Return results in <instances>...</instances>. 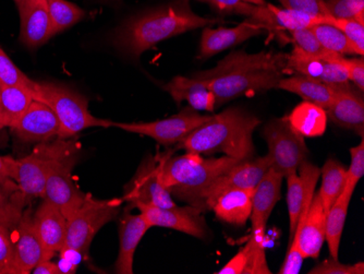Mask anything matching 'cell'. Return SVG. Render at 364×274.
Wrapping results in <instances>:
<instances>
[{
	"mask_svg": "<svg viewBox=\"0 0 364 274\" xmlns=\"http://www.w3.org/2000/svg\"><path fill=\"white\" fill-rule=\"evenodd\" d=\"M145 216L151 228H166L204 239L208 236V228L204 218V212L196 206H136Z\"/></svg>",
	"mask_w": 364,
	"mask_h": 274,
	"instance_id": "12",
	"label": "cell"
},
{
	"mask_svg": "<svg viewBox=\"0 0 364 274\" xmlns=\"http://www.w3.org/2000/svg\"><path fill=\"white\" fill-rule=\"evenodd\" d=\"M325 23L332 24L345 34L359 56L364 55V24L355 19H335L327 17Z\"/></svg>",
	"mask_w": 364,
	"mask_h": 274,
	"instance_id": "42",
	"label": "cell"
},
{
	"mask_svg": "<svg viewBox=\"0 0 364 274\" xmlns=\"http://www.w3.org/2000/svg\"><path fill=\"white\" fill-rule=\"evenodd\" d=\"M289 33L294 48L304 54L316 57H326L335 54L325 50L310 28H296L289 31Z\"/></svg>",
	"mask_w": 364,
	"mask_h": 274,
	"instance_id": "37",
	"label": "cell"
},
{
	"mask_svg": "<svg viewBox=\"0 0 364 274\" xmlns=\"http://www.w3.org/2000/svg\"><path fill=\"white\" fill-rule=\"evenodd\" d=\"M20 41L30 50H36L53 38L52 22L46 0H20Z\"/></svg>",
	"mask_w": 364,
	"mask_h": 274,
	"instance_id": "18",
	"label": "cell"
},
{
	"mask_svg": "<svg viewBox=\"0 0 364 274\" xmlns=\"http://www.w3.org/2000/svg\"><path fill=\"white\" fill-rule=\"evenodd\" d=\"M269 167L271 162L267 155L241 161L208 187L202 197L200 209L203 212L210 211L215 200L227 190L255 189Z\"/></svg>",
	"mask_w": 364,
	"mask_h": 274,
	"instance_id": "14",
	"label": "cell"
},
{
	"mask_svg": "<svg viewBox=\"0 0 364 274\" xmlns=\"http://www.w3.org/2000/svg\"><path fill=\"white\" fill-rule=\"evenodd\" d=\"M346 174H347V169L345 165L334 159H327L324 167L321 169L322 184L318 194L322 200L326 214L343 192L346 183Z\"/></svg>",
	"mask_w": 364,
	"mask_h": 274,
	"instance_id": "33",
	"label": "cell"
},
{
	"mask_svg": "<svg viewBox=\"0 0 364 274\" xmlns=\"http://www.w3.org/2000/svg\"><path fill=\"white\" fill-rule=\"evenodd\" d=\"M68 140L57 138L54 141L38 143L34 151L23 159L3 157L10 177L28 201L34 198H44L47 175Z\"/></svg>",
	"mask_w": 364,
	"mask_h": 274,
	"instance_id": "6",
	"label": "cell"
},
{
	"mask_svg": "<svg viewBox=\"0 0 364 274\" xmlns=\"http://www.w3.org/2000/svg\"><path fill=\"white\" fill-rule=\"evenodd\" d=\"M164 89L171 94L178 105H180L182 101H187L190 107L198 112L205 110L212 112L216 107V98L214 93L206 87L205 83L196 78L177 75L173 78Z\"/></svg>",
	"mask_w": 364,
	"mask_h": 274,
	"instance_id": "27",
	"label": "cell"
},
{
	"mask_svg": "<svg viewBox=\"0 0 364 274\" xmlns=\"http://www.w3.org/2000/svg\"><path fill=\"white\" fill-rule=\"evenodd\" d=\"M327 118L337 126L357 132L363 138L364 99L363 93L349 85L339 91L334 103L326 108Z\"/></svg>",
	"mask_w": 364,
	"mask_h": 274,
	"instance_id": "23",
	"label": "cell"
},
{
	"mask_svg": "<svg viewBox=\"0 0 364 274\" xmlns=\"http://www.w3.org/2000/svg\"><path fill=\"white\" fill-rule=\"evenodd\" d=\"M321 176V169L304 161L298 171L287 177V206L289 214V244L298 225L304 222L314 197V190Z\"/></svg>",
	"mask_w": 364,
	"mask_h": 274,
	"instance_id": "13",
	"label": "cell"
},
{
	"mask_svg": "<svg viewBox=\"0 0 364 274\" xmlns=\"http://www.w3.org/2000/svg\"><path fill=\"white\" fill-rule=\"evenodd\" d=\"M259 124L257 116L242 108H227L194 129L177 148L198 154L224 153L242 161L250 159L255 154L253 132Z\"/></svg>",
	"mask_w": 364,
	"mask_h": 274,
	"instance_id": "3",
	"label": "cell"
},
{
	"mask_svg": "<svg viewBox=\"0 0 364 274\" xmlns=\"http://www.w3.org/2000/svg\"><path fill=\"white\" fill-rule=\"evenodd\" d=\"M80 147L75 141L68 140L63 152L53 163L47 175L44 198L56 206L68 220L85 201L87 194L75 186L73 169L77 162Z\"/></svg>",
	"mask_w": 364,
	"mask_h": 274,
	"instance_id": "8",
	"label": "cell"
},
{
	"mask_svg": "<svg viewBox=\"0 0 364 274\" xmlns=\"http://www.w3.org/2000/svg\"><path fill=\"white\" fill-rule=\"evenodd\" d=\"M283 179V175L269 167L253 189L252 211L250 216L252 232L265 234L267 221L274 206L280 199Z\"/></svg>",
	"mask_w": 364,
	"mask_h": 274,
	"instance_id": "22",
	"label": "cell"
},
{
	"mask_svg": "<svg viewBox=\"0 0 364 274\" xmlns=\"http://www.w3.org/2000/svg\"><path fill=\"white\" fill-rule=\"evenodd\" d=\"M269 9V32H280V31L296 30V28H311L318 23H325L327 17L322 16H313L306 12L296 11V10L278 8L276 6L267 4Z\"/></svg>",
	"mask_w": 364,
	"mask_h": 274,
	"instance_id": "31",
	"label": "cell"
},
{
	"mask_svg": "<svg viewBox=\"0 0 364 274\" xmlns=\"http://www.w3.org/2000/svg\"><path fill=\"white\" fill-rule=\"evenodd\" d=\"M53 38L87 17L85 10L67 0H46Z\"/></svg>",
	"mask_w": 364,
	"mask_h": 274,
	"instance_id": "34",
	"label": "cell"
},
{
	"mask_svg": "<svg viewBox=\"0 0 364 274\" xmlns=\"http://www.w3.org/2000/svg\"><path fill=\"white\" fill-rule=\"evenodd\" d=\"M262 135L269 147L267 157L272 169L284 177L298 171L306 161L309 151L304 137L294 132L286 117L267 122Z\"/></svg>",
	"mask_w": 364,
	"mask_h": 274,
	"instance_id": "9",
	"label": "cell"
},
{
	"mask_svg": "<svg viewBox=\"0 0 364 274\" xmlns=\"http://www.w3.org/2000/svg\"><path fill=\"white\" fill-rule=\"evenodd\" d=\"M245 1H247V3L252 4V5H257V6H264L267 5V1L265 0H245Z\"/></svg>",
	"mask_w": 364,
	"mask_h": 274,
	"instance_id": "51",
	"label": "cell"
},
{
	"mask_svg": "<svg viewBox=\"0 0 364 274\" xmlns=\"http://www.w3.org/2000/svg\"><path fill=\"white\" fill-rule=\"evenodd\" d=\"M124 202L122 198L101 200L87 194L81 206L67 220L63 247L77 249L87 257L94 237L103 226L117 218Z\"/></svg>",
	"mask_w": 364,
	"mask_h": 274,
	"instance_id": "7",
	"label": "cell"
},
{
	"mask_svg": "<svg viewBox=\"0 0 364 274\" xmlns=\"http://www.w3.org/2000/svg\"><path fill=\"white\" fill-rule=\"evenodd\" d=\"M335 19H355L364 24V0H324Z\"/></svg>",
	"mask_w": 364,
	"mask_h": 274,
	"instance_id": "38",
	"label": "cell"
},
{
	"mask_svg": "<svg viewBox=\"0 0 364 274\" xmlns=\"http://www.w3.org/2000/svg\"><path fill=\"white\" fill-rule=\"evenodd\" d=\"M14 136L26 143H43L58 138L60 124L46 104L34 101L23 115L10 127Z\"/></svg>",
	"mask_w": 364,
	"mask_h": 274,
	"instance_id": "17",
	"label": "cell"
},
{
	"mask_svg": "<svg viewBox=\"0 0 364 274\" xmlns=\"http://www.w3.org/2000/svg\"><path fill=\"white\" fill-rule=\"evenodd\" d=\"M33 221L43 246L50 253H59L67 236V218L60 210L44 199L33 214Z\"/></svg>",
	"mask_w": 364,
	"mask_h": 274,
	"instance_id": "24",
	"label": "cell"
},
{
	"mask_svg": "<svg viewBox=\"0 0 364 274\" xmlns=\"http://www.w3.org/2000/svg\"><path fill=\"white\" fill-rule=\"evenodd\" d=\"M128 210L139 206L171 208L176 206L173 196L161 184L159 175V157H149L143 161L128 185L122 197Z\"/></svg>",
	"mask_w": 364,
	"mask_h": 274,
	"instance_id": "11",
	"label": "cell"
},
{
	"mask_svg": "<svg viewBox=\"0 0 364 274\" xmlns=\"http://www.w3.org/2000/svg\"><path fill=\"white\" fill-rule=\"evenodd\" d=\"M14 261V239L11 231L0 225V274H10Z\"/></svg>",
	"mask_w": 364,
	"mask_h": 274,
	"instance_id": "44",
	"label": "cell"
},
{
	"mask_svg": "<svg viewBox=\"0 0 364 274\" xmlns=\"http://www.w3.org/2000/svg\"><path fill=\"white\" fill-rule=\"evenodd\" d=\"M33 99L46 104L60 124L58 138L70 139L82 130L93 127L108 128L112 122L92 115L85 96L63 85L54 83H36Z\"/></svg>",
	"mask_w": 364,
	"mask_h": 274,
	"instance_id": "5",
	"label": "cell"
},
{
	"mask_svg": "<svg viewBox=\"0 0 364 274\" xmlns=\"http://www.w3.org/2000/svg\"><path fill=\"white\" fill-rule=\"evenodd\" d=\"M287 71L294 75L320 80L327 85L337 87L349 85L346 57L341 55L311 56L294 47L291 54H288Z\"/></svg>",
	"mask_w": 364,
	"mask_h": 274,
	"instance_id": "16",
	"label": "cell"
},
{
	"mask_svg": "<svg viewBox=\"0 0 364 274\" xmlns=\"http://www.w3.org/2000/svg\"><path fill=\"white\" fill-rule=\"evenodd\" d=\"M346 68L348 80L360 92L364 91V60L363 58H346Z\"/></svg>",
	"mask_w": 364,
	"mask_h": 274,
	"instance_id": "46",
	"label": "cell"
},
{
	"mask_svg": "<svg viewBox=\"0 0 364 274\" xmlns=\"http://www.w3.org/2000/svg\"><path fill=\"white\" fill-rule=\"evenodd\" d=\"M264 31H267V28L250 19L245 20L235 28L218 26V28H213L212 26H205L202 31L198 58H210L227 48L259 36Z\"/></svg>",
	"mask_w": 364,
	"mask_h": 274,
	"instance_id": "19",
	"label": "cell"
},
{
	"mask_svg": "<svg viewBox=\"0 0 364 274\" xmlns=\"http://www.w3.org/2000/svg\"><path fill=\"white\" fill-rule=\"evenodd\" d=\"M286 9L306 12L313 16H329L324 0H278ZM331 17V16H329Z\"/></svg>",
	"mask_w": 364,
	"mask_h": 274,
	"instance_id": "45",
	"label": "cell"
},
{
	"mask_svg": "<svg viewBox=\"0 0 364 274\" xmlns=\"http://www.w3.org/2000/svg\"><path fill=\"white\" fill-rule=\"evenodd\" d=\"M151 228L142 214H131L128 209L119 220V253L114 265L118 274L134 273V258L136 247Z\"/></svg>",
	"mask_w": 364,
	"mask_h": 274,
	"instance_id": "21",
	"label": "cell"
},
{
	"mask_svg": "<svg viewBox=\"0 0 364 274\" xmlns=\"http://www.w3.org/2000/svg\"><path fill=\"white\" fill-rule=\"evenodd\" d=\"M95 3L109 4V5H116L120 4V0H94Z\"/></svg>",
	"mask_w": 364,
	"mask_h": 274,
	"instance_id": "52",
	"label": "cell"
},
{
	"mask_svg": "<svg viewBox=\"0 0 364 274\" xmlns=\"http://www.w3.org/2000/svg\"><path fill=\"white\" fill-rule=\"evenodd\" d=\"M350 201V197L341 194L338 199L329 208L326 214L325 241L328 244L329 255L334 259H338L339 246Z\"/></svg>",
	"mask_w": 364,
	"mask_h": 274,
	"instance_id": "32",
	"label": "cell"
},
{
	"mask_svg": "<svg viewBox=\"0 0 364 274\" xmlns=\"http://www.w3.org/2000/svg\"><path fill=\"white\" fill-rule=\"evenodd\" d=\"M288 54L259 52L249 54L245 51L230 53L210 70L193 75L201 80L214 93L216 106L243 95L277 89L280 80L288 73Z\"/></svg>",
	"mask_w": 364,
	"mask_h": 274,
	"instance_id": "1",
	"label": "cell"
},
{
	"mask_svg": "<svg viewBox=\"0 0 364 274\" xmlns=\"http://www.w3.org/2000/svg\"><path fill=\"white\" fill-rule=\"evenodd\" d=\"M28 199L22 191L11 192L0 185V225L14 231L24 214Z\"/></svg>",
	"mask_w": 364,
	"mask_h": 274,
	"instance_id": "35",
	"label": "cell"
},
{
	"mask_svg": "<svg viewBox=\"0 0 364 274\" xmlns=\"http://www.w3.org/2000/svg\"><path fill=\"white\" fill-rule=\"evenodd\" d=\"M253 189H231L215 200L210 211L223 222L243 226L250 220Z\"/></svg>",
	"mask_w": 364,
	"mask_h": 274,
	"instance_id": "28",
	"label": "cell"
},
{
	"mask_svg": "<svg viewBox=\"0 0 364 274\" xmlns=\"http://www.w3.org/2000/svg\"><path fill=\"white\" fill-rule=\"evenodd\" d=\"M157 157L161 184L171 196L198 209L208 187L242 161L229 157L204 159L201 154L189 152L182 155L164 153Z\"/></svg>",
	"mask_w": 364,
	"mask_h": 274,
	"instance_id": "4",
	"label": "cell"
},
{
	"mask_svg": "<svg viewBox=\"0 0 364 274\" xmlns=\"http://www.w3.org/2000/svg\"><path fill=\"white\" fill-rule=\"evenodd\" d=\"M14 231V261L10 274L32 273V270L38 263L54 257L55 253L43 246L30 210L24 211L19 224Z\"/></svg>",
	"mask_w": 364,
	"mask_h": 274,
	"instance_id": "15",
	"label": "cell"
},
{
	"mask_svg": "<svg viewBox=\"0 0 364 274\" xmlns=\"http://www.w3.org/2000/svg\"><path fill=\"white\" fill-rule=\"evenodd\" d=\"M212 115H201L193 108L186 107L166 120L151 122H114L124 132L151 137L163 146H173L183 140L194 129L210 120Z\"/></svg>",
	"mask_w": 364,
	"mask_h": 274,
	"instance_id": "10",
	"label": "cell"
},
{
	"mask_svg": "<svg viewBox=\"0 0 364 274\" xmlns=\"http://www.w3.org/2000/svg\"><path fill=\"white\" fill-rule=\"evenodd\" d=\"M310 28L325 50L341 56L357 55L353 44L336 26L328 23H318Z\"/></svg>",
	"mask_w": 364,
	"mask_h": 274,
	"instance_id": "36",
	"label": "cell"
},
{
	"mask_svg": "<svg viewBox=\"0 0 364 274\" xmlns=\"http://www.w3.org/2000/svg\"><path fill=\"white\" fill-rule=\"evenodd\" d=\"M222 21L194 14L190 0H173L127 20L114 30L112 46L124 56L136 59L161 41Z\"/></svg>",
	"mask_w": 364,
	"mask_h": 274,
	"instance_id": "2",
	"label": "cell"
},
{
	"mask_svg": "<svg viewBox=\"0 0 364 274\" xmlns=\"http://www.w3.org/2000/svg\"><path fill=\"white\" fill-rule=\"evenodd\" d=\"M310 274H363V263H355V265H346L339 263L338 259L329 257L323 263L313 268L309 272Z\"/></svg>",
	"mask_w": 364,
	"mask_h": 274,
	"instance_id": "43",
	"label": "cell"
},
{
	"mask_svg": "<svg viewBox=\"0 0 364 274\" xmlns=\"http://www.w3.org/2000/svg\"><path fill=\"white\" fill-rule=\"evenodd\" d=\"M349 85L337 87V85H327L320 80L294 75L280 80L277 89L291 92L302 98L304 101L316 104L326 110L334 103L339 91Z\"/></svg>",
	"mask_w": 364,
	"mask_h": 274,
	"instance_id": "26",
	"label": "cell"
},
{
	"mask_svg": "<svg viewBox=\"0 0 364 274\" xmlns=\"http://www.w3.org/2000/svg\"><path fill=\"white\" fill-rule=\"evenodd\" d=\"M351 162L349 169H347L346 174V183L343 187V195L353 198V192L360 179L364 175V141L362 138L361 142L357 147L350 149Z\"/></svg>",
	"mask_w": 364,
	"mask_h": 274,
	"instance_id": "39",
	"label": "cell"
},
{
	"mask_svg": "<svg viewBox=\"0 0 364 274\" xmlns=\"http://www.w3.org/2000/svg\"><path fill=\"white\" fill-rule=\"evenodd\" d=\"M14 1H16V4H18L19 3L20 0H14Z\"/></svg>",
	"mask_w": 364,
	"mask_h": 274,
	"instance_id": "54",
	"label": "cell"
},
{
	"mask_svg": "<svg viewBox=\"0 0 364 274\" xmlns=\"http://www.w3.org/2000/svg\"><path fill=\"white\" fill-rule=\"evenodd\" d=\"M306 258L302 255L300 249H288L287 255H286L285 261L279 269V274H298L302 267Z\"/></svg>",
	"mask_w": 364,
	"mask_h": 274,
	"instance_id": "47",
	"label": "cell"
},
{
	"mask_svg": "<svg viewBox=\"0 0 364 274\" xmlns=\"http://www.w3.org/2000/svg\"><path fill=\"white\" fill-rule=\"evenodd\" d=\"M0 81L7 85L33 90L36 81L31 80L12 63L7 54L0 47Z\"/></svg>",
	"mask_w": 364,
	"mask_h": 274,
	"instance_id": "41",
	"label": "cell"
},
{
	"mask_svg": "<svg viewBox=\"0 0 364 274\" xmlns=\"http://www.w3.org/2000/svg\"><path fill=\"white\" fill-rule=\"evenodd\" d=\"M5 128V124H4L3 120H1V118H0V129Z\"/></svg>",
	"mask_w": 364,
	"mask_h": 274,
	"instance_id": "53",
	"label": "cell"
},
{
	"mask_svg": "<svg viewBox=\"0 0 364 274\" xmlns=\"http://www.w3.org/2000/svg\"><path fill=\"white\" fill-rule=\"evenodd\" d=\"M61 274H73L77 272V265L71 263L70 261L67 260L65 258H60L58 263H57Z\"/></svg>",
	"mask_w": 364,
	"mask_h": 274,
	"instance_id": "50",
	"label": "cell"
},
{
	"mask_svg": "<svg viewBox=\"0 0 364 274\" xmlns=\"http://www.w3.org/2000/svg\"><path fill=\"white\" fill-rule=\"evenodd\" d=\"M34 274H61L57 263H53L52 259H46L38 263L32 270Z\"/></svg>",
	"mask_w": 364,
	"mask_h": 274,
	"instance_id": "49",
	"label": "cell"
},
{
	"mask_svg": "<svg viewBox=\"0 0 364 274\" xmlns=\"http://www.w3.org/2000/svg\"><path fill=\"white\" fill-rule=\"evenodd\" d=\"M33 101L32 90L0 81V118L5 127L16 124Z\"/></svg>",
	"mask_w": 364,
	"mask_h": 274,
	"instance_id": "30",
	"label": "cell"
},
{
	"mask_svg": "<svg viewBox=\"0 0 364 274\" xmlns=\"http://www.w3.org/2000/svg\"><path fill=\"white\" fill-rule=\"evenodd\" d=\"M208 4L215 11L224 14H238L255 22L261 6L252 5L245 0H198Z\"/></svg>",
	"mask_w": 364,
	"mask_h": 274,
	"instance_id": "40",
	"label": "cell"
},
{
	"mask_svg": "<svg viewBox=\"0 0 364 274\" xmlns=\"http://www.w3.org/2000/svg\"><path fill=\"white\" fill-rule=\"evenodd\" d=\"M326 214L322 200L316 194L313 197L304 222L296 226L289 246L296 245L304 258H318L325 243Z\"/></svg>",
	"mask_w": 364,
	"mask_h": 274,
	"instance_id": "20",
	"label": "cell"
},
{
	"mask_svg": "<svg viewBox=\"0 0 364 274\" xmlns=\"http://www.w3.org/2000/svg\"><path fill=\"white\" fill-rule=\"evenodd\" d=\"M294 132L302 137H321L327 126V114L324 108L304 101L292 110L286 117Z\"/></svg>",
	"mask_w": 364,
	"mask_h": 274,
	"instance_id": "29",
	"label": "cell"
},
{
	"mask_svg": "<svg viewBox=\"0 0 364 274\" xmlns=\"http://www.w3.org/2000/svg\"><path fill=\"white\" fill-rule=\"evenodd\" d=\"M0 185L3 186L8 191H21L19 187H18V185H16V184L12 181L11 177H10L3 157H0Z\"/></svg>",
	"mask_w": 364,
	"mask_h": 274,
	"instance_id": "48",
	"label": "cell"
},
{
	"mask_svg": "<svg viewBox=\"0 0 364 274\" xmlns=\"http://www.w3.org/2000/svg\"><path fill=\"white\" fill-rule=\"evenodd\" d=\"M264 237L265 234L252 232L245 247L216 273L271 274L265 255Z\"/></svg>",
	"mask_w": 364,
	"mask_h": 274,
	"instance_id": "25",
	"label": "cell"
}]
</instances>
